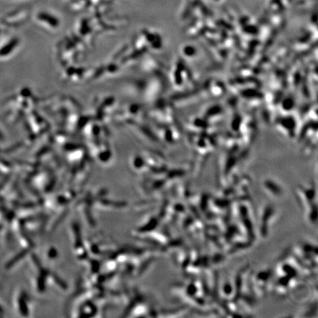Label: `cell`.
<instances>
[{"label":"cell","instance_id":"1","mask_svg":"<svg viewBox=\"0 0 318 318\" xmlns=\"http://www.w3.org/2000/svg\"><path fill=\"white\" fill-rule=\"evenodd\" d=\"M295 196L303 211L307 222L315 225L317 221V189L314 183L300 185L295 189Z\"/></svg>","mask_w":318,"mask_h":318},{"label":"cell","instance_id":"2","mask_svg":"<svg viewBox=\"0 0 318 318\" xmlns=\"http://www.w3.org/2000/svg\"><path fill=\"white\" fill-rule=\"evenodd\" d=\"M258 212V232L261 237L267 238L277 220V209L272 205H265Z\"/></svg>","mask_w":318,"mask_h":318},{"label":"cell","instance_id":"3","mask_svg":"<svg viewBox=\"0 0 318 318\" xmlns=\"http://www.w3.org/2000/svg\"><path fill=\"white\" fill-rule=\"evenodd\" d=\"M262 189L267 195L272 198H280L284 194V187L281 183L273 180H264L262 183Z\"/></svg>","mask_w":318,"mask_h":318}]
</instances>
